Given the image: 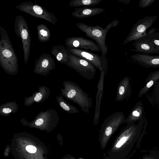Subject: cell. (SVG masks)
Returning a JSON list of instances; mask_svg holds the SVG:
<instances>
[{"label": "cell", "instance_id": "obj_7", "mask_svg": "<svg viewBox=\"0 0 159 159\" xmlns=\"http://www.w3.org/2000/svg\"><path fill=\"white\" fill-rule=\"evenodd\" d=\"M69 60L66 64L88 80L93 79L96 72V67L88 61L69 54Z\"/></svg>", "mask_w": 159, "mask_h": 159}, {"label": "cell", "instance_id": "obj_16", "mask_svg": "<svg viewBox=\"0 0 159 159\" xmlns=\"http://www.w3.org/2000/svg\"><path fill=\"white\" fill-rule=\"evenodd\" d=\"M51 53L61 63L66 64L69 60V54L67 49L61 45H54L52 47Z\"/></svg>", "mask_w": 159, "mask_h": 159}, {"label": "cell", "instance_id": "obj_6", "mask_svg": "<svg viewBox=\"0 0 159 159\" xmlns=\"http://www.w3.org/2000/svg\"><path fill=\"white\" fill-rule=\"evenodd\" d=\"M157 16V15L147 16L139 20L134 25L129 35L123 42V45L146 36L147 30L152 25Z\"/></svg>", "mask_w": 159, "mask_h": 159}, {"label": "cell", "instance_id": "obj_29", "mask_svg": "<svg viewBox=\"0 0 159 159\" xmlns=\"http://www.w3.org/2000/svg\"><path fill=\"white\" fill-rule=\"evenodd\" d=\"M158 31H159V29H158Z\"/></svg>", "mask_w": 159, "mask_h": 159}, {"label": "cell", "instance_id": "obj_3", "mask_svg": "<svg viewBox=\"0 0 159 159\" xmlns=\"http://www.w3.org/2000/svg\"><path fill=\"white\" fill-rule=\"evenodd\" d=\"M77 27L85 33L86 35L94 40L101 48L102 57H106L108 47L106 44V39L108 30L99 25L90 26L83 23L77 24Z\"/></svg>", "mask_w": 159, "mask_h": 159}, {"label": "cell", "instance_id": "obj_2", "mask_svg": "<svg viewBox=\"0 0 159 159\" xmlns=\"http://www.w3.org/2000/svg\"><path fill=\"white\" fill-rule=\"evenodd\" d=\"M66 83L65 93L66 98L78 105L82 111L89 113V109L93 105L92 98L76 83L69 82Z\"/></svg>", "mask_w": 159, "mask_h": 159}, {"label": "cell", "instance_id": "obj_5", "mask_svg": "<svg viewBox=\"0 0 159 159\" xmlns=\"http://www.w3.org/2000/svg\"><path fill=\"white\" fill-rule=\"evenodd\" d=\"M16 7L20 11L34 17L45 19L54 25L58 20L52 13L36 2H25L17 5Z\"/></svg>", "mask_w": 159, "mask_h": 159}, {"label": "cell", "instance_id": "obj_19", "mask_svg": "<svg viewBox=\"0 0 159 159\" xmlns=\"http://www.w3.org/2000/svg\"><path fill=\"white\" fill-rule=\"evenodd\" d=\"M102 0H72L69 3L70 7H90L100 3Z\"/></svg>", "mask_w": 159, "mask_h": 159}, {"label": "cell", "instance_id": "obj_4", "mask_svg": "<svg viewBox=\"0 0 159 159\" xmlns=\"http://www.w3.org/2000/svg\"><path fill=\"white\" fill-rule=\"evenodd\" d=\"M14 29L17 36L21 39L25 62L26 64L30 55L31 37L27 23L24 18L20 15L16 16Z\"/></svg>", "mask_w": 159, "mask_h": 159}, {"label": "cell", "instance_id": "obj_25", "mask_svg": "<svg viewBox=\"0 0 159 159\" xmlns=\"http://www.w3.org/2000/svg\"><path fill=\"white\" fill-rule=\"evenodd\" d=\"M42 94L40 93L36 94L34 98V100L36 102H38L42 98Z\"/></svg>", "mask_w": 159, "mask_h": 159}, {"label": "cell", "instance_id": "obj_15", "mask_svg": "<svg viewBox=\"0 0 159 159\" xmlns=\"http://www.w3.org/2000/svg\"><path fill=\"white\" fill-rule=\"evenodd\" d=\"M55 64L54 60L50 55L43 53L37 60L36 69L38 70L50 69L54 67Z\"/></svg>", "mask_w": 159, "mask_h": 159}, {"label": "cell", "instance_id": "obj_28", "mask_svg": "<svg viewBox=\"0 0 159 159\" xmlns=\"http://www.w3.org/2000/svg\"><path fill=\"white\" fill-rule=\"evenodd\" d=\"M118 1L120 2L124 3L125 4H127L130 2V0H118Z\"/></svg>", "mask_w": 159, "mask_h": 159}, {"label": "cell", "instance_id": "obj_12", "mask_svg": "<svg viewBox=\"0 0 159 159\" xmlns=\"http://www.w3.org/2000/svg\"><path fill=\"white\" fill-rule=\"evenodd\" d=\"M131 93V88L130 83V78L126 77L120 81L117 87L116 97V102H121L126 99L127 100Z\"/></svg>", "mask_w": 159, "mask_h": 159}, {"label": "cell", "instance_id": "obj_8", "mask_svg": "<svg viewBox=\"0 0 159 159\" xmlns=\"http://www.w3.org/2000/svg\"><path fill=\"white\" fill-rule=\"evenodd\" d=\"M67 49L69 54L88 61L100 71L102 68L108 67L106 57H103L98 54L82 49L67 47Z\"/></svg>", "mask_w": 159, "mask_h": 159}, {"label": "cell", "instance_id": "obj_26", "mask_svg": "<svg viewBox=\"0 0 159 159\" xmlns=\"http://www.w3.org/2000/svg\"><path fill=\"white\" fill-rule=\"evenodd\" d=\"M43 122V120L42 119L39 118L36 120L35 122V124L37 126H39L42 125Z\"/></svg>", "mask_w": 159, "mask_h": 159}, {"label": "cell", "instance_id": "obj_21", "mask_svg": "<svg viewBox=\"0 0 159 159\" xmlns=\"http://www.w3.org/2000/svg\"><path fill=\"white\" fill-rule=\"evenodd\" d=\"M156 0H140L139 3V6L141 8L148 7L152 4Z\"/></svg>", "mask_w": 159, "mask_h": 159}, {"label": "cell", "instance_id": "obj_24", "mask_svg": "<svg viewBox=\"0 0 159 159\" xmlns=\"http://www.w3.org/2000/svg\"><path fill=\"white\" fill-rule=\"evenodd\" d=\"M26 149L27 152L30 153H34L37 150V149L35 147L31 145L27 146Z\"/></svg>", "mask_w": 159, "mask_h": 159}, {"label": "cell", "instance_id": "obj_11", "mask_svg": "<svg viewBox=\"0 0 159 159\" xmlns=\"http://www.w3.org/2000/svg\"><path fill=\"white\" fill-rule=\"evenodd\" d=\"M131 59L146 67H159V55H151L144 53H137L130 56Z\"/></svg>", "mask_w": 159, "mask_h": 159}, {"label": "cell", "instance_id": "obj_23", "mask_svg": "<svg viewBox=\"0 0 159 159\" xmlns=\"http://www.w3.org/2000/svg\"><path fill=\"white\" fill-rule=\"evenodd\" d=\"M129 136L127 137H122L120 141L117 143L116 145L117 148H120V147L129 138Z\"/></svg>", "mask_w": 159, "mask_h": 159}, {"label": "cell", "instance_id": "obj_27", "mask_svg": "<svg viewBox=\"0 0 159 159\" xmlns=\"http://www.w3.org/2000/svg\"><path fill=\"white\" fill-rule=\"evenodd\" d=\"M2 112L5 113H10L11 110L8 108H4L2 110Z\"/></svg>", "mask_w": 159, "mask_h": 159}, {"label": "cell", "instance_id": "obj_30", "mask_svg": "<svg viewBox=\"0 0 159 159\" xmlns=\"http://www.w3.org/2000/svg\"></svg>", "mask_w": 159, "mask_h": 159}, {"label": "cell", "instance_id": "obj_17", "mask_svg": "<svg viewBox=\"0 0 159 159\" xmlns=\"http://www.w3.org/2000/svg\"><path fill=\"white\" fill-rule=\"evenodd\" d=\"M159 80V70L152 72L146 79V82H148L140 90L138 94L139 97L142 96L146 93L149 89Z\"/></svg>", "mask_w": 159, "mask_h": 159}, {"label": "cell", "instance_id": "obj_10", "mask_svg": "<svg viewBox=\"0 0 159 159\" xmlns=\"http://www.w3.org/2000/svg\"><path fill=\"white\" fill-rule=\"evenodd\" d=\"M135 48L131 50L148 54L159 53L156 46L147 38L146 36L141 37L133 43Z\"/></svg>", "mask_w": 159, "mask_h": 159}, {"label": "cell", "instance_id": "obj_14", "mask_svg": "<svg viewBox=\"0 0 159 159\" xmlns=\"http://www.w3.org/2000/svg\"><path fill=\"white\" fill-rule=\"evenodd\" d=\"M144 111L143 104L140 102H137L125 119V122L129 124H134L140 120L144 116Z\"/></svg>", "mask_w": 159, "mask_h": 159}, {"label": "cell", "instance_id": "obj_1", "mask_svg": "<svg viewBox=\"0 0 159 159\" xmlns=\"http://www.w3.org/2000/svg\"><path fill=\"white\" fill-rule=\"evenodd\" d=\"M0 62L5 69H16L18 66V58L14 50L7 32L0 26Z\"/></svg>", "mask_w": 159, "mask_h": 159}, {"label": "cell", "instance_id": "obj_22", "mask_svg": "<svg viewBox=\"0 0 159 159\" xmlns=\"http://www.w3.org/2000/svg\"><path fill=\"white\" fill-rule=\"evenodd\" d=\"M113 19L114 20L113 21L107 25L105 27L108 31H109L111 27H116L119 23V22L118 20H116L114 18Z\"/></svg>", "mask_w": 159, "mask_h": 159}, {"label": "cell", "instance_id": "obj_18", "mask_svg": "<svg viewBox=\"0 0 159 159\" xmlns=\"http://www.w3.org/2000/svg\"><path fill=\"white\" fill-rule=\"evenodd\" d=\"M38 39L40 42H45L49 40L51 37V32L49 28L43 24L38 25L36 26Z\"/></svg>", "mask_w": 159, "mask_h": 159}, {"label": "cell", "instance_id": "obj_20", "mask_svg": "<svg viewBox=\"0 0 159 159\" xmlns=\"http://www.w3.org/2000/svg\"><path fill=\"white\" fill-rule=\"evenodd\" d=\"M156 29L152 28L147 32L148 39L153 43L159 51V32H156Z\"/></svg>", "mask_w": 159, "mask_h": 159}, {"label": "cell", "instance_id": "obj_9", "mask_svg": "<svg viewBox=\"0 0 159 159\" xmlns=\"http://www.w3.org/2000/svg\"><path fill=\"white\" fill-rule=\"evenodd\" d=\"M65 44L67 47L72 48L97 52L101 50L100 46L95 42L82 36L69 37L66 40Z\"/></svg>", "mask_w": 159, "mask_h": 159}, {"label": "cell", "instance_id": "obj_13", "mask_svg": "<svg viewBox=\"0 0 159 159\" xmlns=\"http://www.w3.org/2000/svg\"><path fill=\"white\" fill-rule=\"evenodd\" d=\"M72 15L77 18H83L96 15L105 11L100 7H83L74 9Z\"/></svg>", "mask_w": 159, "mask_h": 159}]
</instances>
